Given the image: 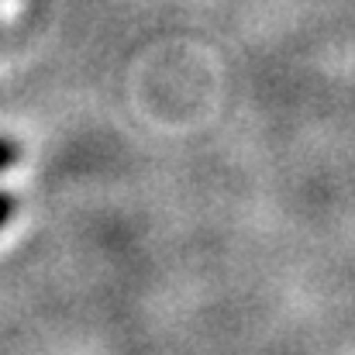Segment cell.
Listing matches in <instances>:
<instances>
[{
  "label": "cell",
  "mask_w": 355,
  "mask_h": 355,
  "mask_svg": "<svg viewBox=\"0 0 355 355\" xmlns=\"http://www.w3.org/2000/svg\"><path fill=\"white\" fill-rule=\"evenodd\" d=\"M21 155V148L14 145V141H7V138H0V173L7 169V166H14V159Z\"/></svg>",
  "instance_id": "1"
},
{
  "label": "cell",
  "mask_w": 355,
  "mask_h": 355,
  "mask_svg": "<svg viewBox=\"0 0 355 355\" xmlns=\"http://www.w3.org/2000/svg\"><path fill=\"white\" fill-rule=\"evenodd\" d=\"M10 211H14V200H10L7 193H0V228L7 225V218H10Z\"/></svg>",
  "instance_id": "2"
}]
</instances>
